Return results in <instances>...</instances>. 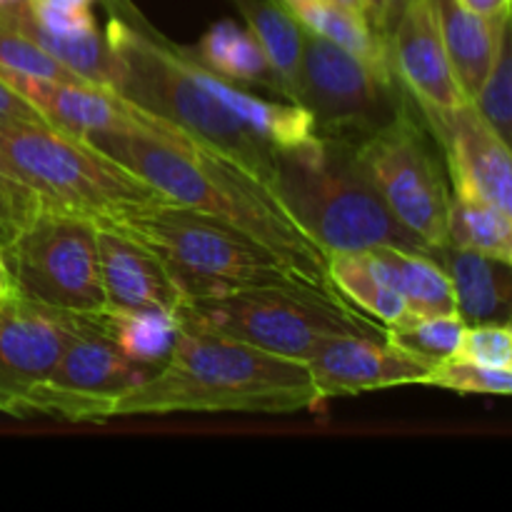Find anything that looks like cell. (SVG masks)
Masks as SVG:
<instances>
[{
	"mask_svg": "<svg viewBox=\"0 0 512 512\" xmlns=\"http://www.w3.org/2000/svg\"><path fill=\"white\" fill-rule=\"evenodd\" d=\"M80 328V315L25 300L0 303V410L25 415V398L48 380Z\"/></svg>",
	"mask_w": 512,
	"mask_h": 512,
	"instance_id": "13",
	"label": "cell"
},
{
	"mask_svg": "<svg viewBox=\"0 0 512 512\" xmlns=\"http://www.w3.org/2000/svg\"><path fill=\"white\" fill-rule=\"evenodd\" d=\"M458 355L488 368L512 370V323L468 325Z\"/></svg>",
	"mask_w": 512,
	"mask_h": 512,
	"instance_id": "34",
	"label": "cell"
},
{
	"mask_svg": "<svg viewBox=\"0 0 512 512\" xmlns=\"http://www.w3.org/2000/svg\"><path fill=\"white\" fill-rule=\"evenodd\" d=\"M58 3H75V5H90L93 0H58Z\"/></svg>",
	"mask_w": 512,
	"mask_h": 512,
	"instance_id": "41",
	"label": "cell"
},
{
	"mask_svg": "<svg viewBox=\"0 0 512 512\" xmlns=\"http://www.w3.org/2000/svg\"><path fill=\"white\" fill-rule=\"evenodd\" d=\"M0 123H50V120L0 78Z\"/></svg>",
	"mask_w": 512,
	"mask_h": 512,
	"instance_id": "36",
	"label": "cell"
},
{
	"mask_svg": "<svg viewBox=\"0 0 512 512\" xmlns=\"http://www.w3.org/2000/svg\"><path fill=\"white\" fill-rule=\"evenodd\" d=\"M365 10H368V23L373 25L375 33L388 38L390 25L400 10V0H365Z\"/></svg>",
	"mask_w": 512,
	"mask_h": 512,
	"instance_id": "37",
	"label": "cell"
},
{
	"mask_svg": "<svg viewBox=\"0 0 512 512\" xmlns=\"http://www.w3.org/2000/svg\"><path fill=\"white\" fill-rule=\"evenodd\" d=\"M273 188L305 233L328 255L400 248L430 253L380 200L353 160V145L315 135L273 150Z\"/></svg>",
	"mask_w": 512,
	"mask_h": 512,
	"instance_id": "3",
	"label": "cell"
},
{
	"mask_svg": "<svg viewBox=\"0 0 512 512\" xmlns=\"http://www.w3.org/2000/svg\"><path fill=\"white\" fill-rule=\"evenodd\" d=\"M330 3L340 5V8L350 10V13H358L368 20V10H365V0H330Z\"/></svg>",
	"mask_w": 512,
	"mask_h": 512,
	"instance_id": "40",
	"label": "cell"
},
{
	"mask_svg": "<svg viewBox=\"0 0 512 512\" xmlns=\"http://www.w3.org/2000/svg\"><path fill=\"white\" fill-rule=\"evenodd\" d=\"M193 58V55H190ZM193 70L200 83L240 120L248 130H253L260 140L273 150L295 148L318 135L315 118L305 105L290 103V100H265L258 95H250L248 90L240 88L238 83L220 78L210 73L208 68L193 58Z\"/></svg>",
	"mask_w": 512,
	"mask_h": 512,
	"instance_id": "19",
	"label": "cell"
},
{
	"mask_svg": "<svg viewBox=\"0 0 512 512\" xmlns=\"http://www.w3.org/2000/svg\"><path fill=\"white\" fill-rule=\"evenodd\" d=\"M15 285H13V278H10V270H8V263H5V255L0 253V303H5V300L15 298Z\"/></svg>",
	"mask_w": 512,
	"mask_h": 512,
	"instance_id": "39",
	"label": "cell"
},
{
	"mask_svg": "<svg viewBox=\"0 0 512 512\" xmlns=\"http://www.w3.org/2000/svg\"><path fill=\"white\" fill-rule=\"evenodd\" d=\"M388 45L395 78L423 113H450L473 103L450 65L435 0H405L390 25Z\"/></svg>",
	"mask_w": 512,
	"mask_h": 512,
	"instance_id": "14",
	"label": "cell"
},
{
	"mask_svg": "<svg viewBox=\"0 0 512 512\" xmlns=\"http://www.w3.org/2000/svg\"><path fill=\"white\" fill-rule=\"evenodd\" d=\"M13 3H18V0H0V8H3V5H13Z\"/></svg>",
	"mask_w": 512,
	"mask_h": 512,
	"instance_id": "42",
	"label": "cell"
},
{
	"mask_svg": "<svg viewBox=\"0 0 512 512\" xmlns=\"http://www.w3.org/2000/svg\"><path fill=\"white\" fill-rule=\"evenodd\" d=\"M435 8L455 78L463 93L475 100L493 73L508 18H485L470 13L458 0H435Z\"/></svg>",
	"mask_w": 512,
	"mask_h": 512,
	"instance_id": "21",
	"label": "cell"
},
{
	"mask_svg": "<svg viewBox=\"0 0 512 512\" xmlns=\"http://www.w3.org/2000/svg\"><path fill=\"white\" fill-rule=\"evenodd\" d=\"M88 140L175 203L258 240L303 283L340 293L330 278V255L305 233L278 193L230 155L210 145L178 150L143 135H90Z\"/></svg>",
	"mask_w": 512,
	"mask_h": 512,
	"instance_id": "1",
	"label": "cell"
},
{
	"mask_svg": "<svg viewBox=\"0 0 512 512\" xmlns=\"http://www.w3.org/2000/svg\"><path fill=\"white\" fill-rule=\"evenodd\" d=\"M505 260H508V263L512 265V243H510V250H508V258H505Z\"/></svg>",
	"mask_w": 512,
	"mask_h": 512,
	"instance_id": "43",
	"label": "cell"
},
{
	"mask_svg": "<svg viewBox=\"0 0 512 512\" xmlns=\"http://www.w3.org/2000/svg\"><path fill=\"white\" fill-rule=\"evenodd\" d=\"M0 70H10V73H25L38 75V78L50 80H65V83H80V75L65 68L63 63L45 53L40 45L25 38L15 28H10L5 20H0ZM90 83V80H88Z\"/></svg>",
	"mask_w": 512,
	"mask_h": 512,
	"instance_id": "33",
	"label": "cell"
},
{
	"mask_svg": "<svg viewBox=\"0 0 512 512\" xmlns=\"http://www.w3.org/2000/svg\"><path fill=\"white\" fill-rule=\"evenodd\" d=\"M330 278L335 288L363 313L383 323L385 328L408 315L403 298L393 288L383 260L375 250L330 255Z\"/></svg>",
	"mask_w": 512,
	"mask_h": 512,
	"instance_id": "26",
	"label": "cell"
},
{
	"mask_svg": "<svg viewBox=\"0 0 512 512\" xmlns=\"http://www.w3.org/2000/svg\"><path fill=\"white\" fill-rule=\"evenodd\" d=\"M308 33L333 40L340 48L350 50L360 60L383 75H393V58H390L388 38L375 33L373 25L358 13L340 8L330 0H278Z\"/></svg>",
	"mask_w": 512,
	"mask_h": 512,
	"instance_id": "23",
	"label": "cell"
},
{
	"mask_svg": "<svg viewBox=\"0 0 512 512\" xmlns=\"http://www.w3.org/2000/svg\"><path fill=\"white\" fill-rule=\"evenodd\" d=\"M93 320L118 345L120 353L145 368H158L170 355L180 333L178 313L170 310L105 308L93 313Z\"/></svg>",
	"mask_w": 512,
	"mask_h": 512,
	"instance_id": "27",
	"label": "cell"
},
{
	"mask_svg": "<svg viewBox=\"0 0 512 512\" xmlns=\"http://www.w3.org/2000/svg\"><path fill=\"white\" fill-rule=\"evenodd\" d=\"M465 320L460 315H440V318H413L405 315L398 323L385 328V340L400 353L435 368L443 360L455 358L463 343Z\"/></svg>",
	"mask_w": 512,
	"mask_h": 512,
	"instance_id": "29",
	"label": "cell"
},
{
	"mask_svg": "<svg viewBox=\"0 0 512 512\" xmlns=\"http://www.w3.org/2000/svg\"><path fill=\"white\" fill-rule=\"evenodd\" d=\"M300 105L313 113L318 135L358 143L403 110L395 98V78L333 40L305 30Z\"/></svg>",
	"mask_w": 512,
	"mask_h": 512,
	"instance_id": "10",
	"label": "cell"
},
{
	"mask_svg": "<svg viewBox=\"0 0 512 512\" xmlns=\"http://www.w3.org/2000/svg\"><path fill=\"white\" fill-rule=\"evenodd\" d=\"M0 20H5L10 28H15L25 38L33 40L35 45H40L45 53L53 55L58 63H63L65 68L73 70L83 80L115 90H120V85H123V60H120L118 50L110 45L108 35L103 30L95 28L83 35H55L35 23L25 0L3 5Z\"/></svg>",
	"mask_w": 512,
	"mask_h": 512,
	"instance_id": "20",
	"label": "cell"
},
{
	"mask_svg": "<svg viewBox=\"0 0 512 512\" xmlns=\"http://www.w3.org/2000/svg\"><path fill=\"white\" fill-rule=\"evenodd\" d=\"M105 35L123 60L120 93L180 125L200 143L230 155L273 188V148L200 83L188 50L168 45L123 15H110Z\"/></svg>",
	"mask_w": 512,
	"mask_h": 512,
	"instance_id": "5",
	"label": "cell"
},
{
	"mask_svg": "<svg viewBox=\"0 0 512 512\" xmlns=\"http://www.w3.org/2000/svg\"><path fill=\"white\" fill-rule=\"evenodd\" d=\"M423 115L443 145L453 190L478 195L512 218V150L475 103Z\"/></svg>",
	"mask_w": 512,
	"mask_h": 512,
	"instance_id": "15",
	"label": "cell"
},
{
	"mask_svg": "<svg viewBox=\"0 0 512 512\" xmlns=\"http://www.w3.org/2000/svg\"><path fill=\"white\" fill-rule=\"evenodd\" d=\"M320 400L370 393V390L425 385L430 368L400 353L388 340L368 335H330L308 360Z\"/></svg>",
	"mask_w": 512,
	"mask_h": 512,
	"instance_id": "16",
	"label": "cell"
},
{
	"mask_svg": "<svg viewBox=\"0 0 512 512\" xmlns=\"http://www.w3.org/2000/svg\"><path fill=\"white\" fill-rule=\"evenodd\" d=\"M3 255L20 298L73 315L108 308L90 218L43 210Z\"/></svg>",
	"mask_w": 512,
	"mask_h": 512,
	"instance_id": "8",
	"label": "cell"
},
{
	"mask_svg": "<svg viewBox=\"0 0 512 512\" xmlns=\"http://www.w3.org/2000/svg\"><path fill=\"white\" fill-rule=\"evenodd\" d=\"M95 228H98L100 278H103L108 308H155L178 313L185 300L163 263L130 235L103 225Z\"/></svg>",
	"mask_w": 512,
	"mask_h": 512,
	"instance_id": "17",
	"label": "cell"
},
{
	"mask_svg": "<svg viewBox=\"0 0 512 512\" xmlns=\"http://www.w3.org/2000/svg\"><path fill=\"white\" fill-rule=\"evenodd\" d=\"M0 158L40 195L45 210L93 223L170 200L88 138L53 123H0Z\"/></svg>",
	"mask_w": 512,
	"mask_h": 512,
	"instance_id": "6",
	"label": "cell"
},
{
	"mask_svg": "<svg viewBox=\"0 0 512 512\" xmlns=\"http://www.w3.org/2000/svg\"><path fill=\"white\" fill-rule=\"evenodd\" d=\"M180 323L220 333L283 358L303 360L330 335H368L385 340V325L350 303L343 293L305 283L265 285L218 298L188 300Z\"/></svg>",
	"mask_w": 512,
	"mask_h": 512,
	"instance_id": "7",
	"label": "cell"
},
{
	"mask_svg": "<svg viewBox=\"0 0 512 512\" xmlns=\"http://www.w3.org/2000/svg\"><path fill=\"white\" fill-rule=\"evenodd\" d=\"M243 13L248 30L263 48L280 95L290 103H300V85H303V48L305 28L283 8L270 0H233Z\"/></svg>",
	"mask_w": 512,
	"mask_h": 512,
	"instance_id": "22",
	"label": "cell"
},
{
	"mask_svg": "<svg viewBox=\"0 0 512 512\" xmlns=\"http://www.w3.org/2000/svg\"><path fill=\"white\" fill-rule=\"evenodd\" d=\"M445 268L465 325L512 323V265L505 258L443 245L430 250Z\"/></svg>",
	"mask_w": 512,
	"mask_h": 512,
	"instance_id": "18",
	"label": "cell"
},
{
	"mask_svg": "<svg viewBox=\"0 0 512 512\" xmlns=\"http://www.w3.org/2000/svg\"><path fill=\"white\" fill-rule=\"evenodd\" d=\"M475 108L480 110L490 128L505 140L512 150V13L505 20L503 40H500L498 60L493 65L488 83L473 100Z\"/></svg>",
	"mask_w": 512,
	"mask_h": 512,
	"instance_id": "30",
	"label": "cell"
},
{
	"mask_svg": "<svg viewBox=\"0 0 512 512\" xmlns=\"http://www.w3.org/2000/svg\"><path fill=\"white\" fill-rule=\"evenodd\" d=\"M470 13L485 15V18H508L512 13V0H458Z\"/></svg>",
	"mask_w": 512,
	"mask_h": 512,
	"instance_id": "38",
	"label": "cell"
},
{
	"mask_svg": "<svg viewBox=\"0 0 512 512\" xmlns=\"http://www.w3.org/2000/svg\"><path fill=\"white\" fill-rule=\"evenodd\" d=\"M0 78L10 88L18 90L25 100H30L50 123L75 135H83V138H90V135H143V138H155L178 150H195L198 145H205L193 138L188 130L143 108L115 88L88 83V80L65 83V80L10 73V70H0Z\"/></svg>",
	"mask_w": 512,
	"mask_h": 512,
	"instance_id": "12",
	"label": "cell"
},
{
	"mask_svg": "<svg viewBox=\"0 0 512 512\" xmlns=\"http://www.w3.org/2000/svg\"><path fill=\"white\" fill-rule=\"evenodd\" d=\"M425 385L455 390V393L512 395V370L488 368V365L455 355V358H448L430 368Z\"/></svg>",
	"mask_w": 512,
	"mask_h": 512,
	"instance_id": "32",
	"label": "cell"
},
{
	"mask_svg": "<svg viewBox=\"0 0 512 512\" xmlns=\"http://www.w3.org/2000/svg\"><path fill=\"white\" fill-rule=\"evenodd\" d=\"M512 218L473 193L453 190L448 210V245L458 250L508 258Z\"/></svg>",
	"mask_w": 512,
	"mask_h": 512,
	"instance_id": "28",
	"label": "cell"
},
{
	"mask_svg": "<svg viewBox=\"0 0 512 512\" xmlns=\"http://www.w3.org/2000/svg\"><path fill=\"white\" fill-rule=\"evenodd\" d=\"M95 225L143 243L168 270L185 303L265 285L303 283L258 240L175 200L123 210Z\"/></svg>",
	"mask_w": 512,
	"mask_h": 512,
	"instance_id": "4",
	"label": "cell"
},
{
	"mask_svg": "<svg viewBox=\"0 0 512 512\" xmlns=\"http://www.w3.org/2000/svg\"><path fill=\"white\" fill-rule=\"evenodd\" d=\"M383 260L393 288L403 298L413 318L458 315L455 290L443 265L430 253H413L400 248H373Z\"/></svg>",
	"mask_w": 512,
	"mask_h": 512,
	"instance_id": "24",
	"label": "cell"
},
{
	"mask_svg": "<svg viewBox=\"0 0 512 512\" xmlns=\"http://www.w3.org/2000/svg\"><path fill=\"white\" fill-rule=\"evenodd\" d=\"M43 210L45 203L40 195L0 158V253L18 240Z\"/></svg>",
	"mask_w": 512,
	"mask_h": 512,
	"instance_id": "31",
	"label": "cell"
},
{
	"mask_svg": "<svg viewBox=\"0 0 512 512\" xmlns=\"http://www.w3.org/2000/svg\"><path fill=\"white\" fill-rule=\"evenodd\" d=\"M353 160L390 213L430 250L448 245L450 190L408 108L353 143Z\"/></svg>",
	"mask_w": 512,
	"mask_h": 512,
	"instance_id": "9",
	"label": "cell"
},
{
	"mask_svg": "<svg viewBox=\"0 0 512 512\" xmlns=\"http://www.w3.org/2000/svg\"><path fill=\"white\" fill-rule=\"evenodd\" d=\"M25 3L35 23L55 35H83L98 28L90 5L58 3V0H25Z\"/></svg>",
	"mask_w": 512,
	"mask_h": 512,
	"instance_id": "35",
	"label": "cell"
},
{
	"mask_svg": "<svg viewBox=\"0 0 512 512\" xmlns=\"http://www.w3.org/2000/svg\"><path fill=\"white\" fill-rule=\"evenodd\" d=\"M403 3H405V0H400V8H403Z\"/></svg>",
	"mask_w": 512,
	"mask_h": 512,
	"instance_id": "44",
	"label": "cell"
},
{
	"mask_svg": "<svg viewBox=\"0 0 512 512\" xmlns=\"http://www.w3.org/2000/svg\"><path fill=\"white\" fill-rule=\"evenodd\" d=\"M323 405L308 363L180 323L168 358L115 403V418L170 413L290 415Z\"/></svg>",
	"mask_w": 512,
	"mask_h": 512,
	"instance_id": "2",
	"label": "cell"
},
{
	"mask_svg": "<svg viewBox=\"0 0 512 512\" xmlns=\"http://www.w3.org/2000/svg\"><path fill=\"white\" fill-rule=\"evenodd\" d=\"M190 55L210 73L220 75L230 83L263 85L280 95L278 80H275L273 68H270L255 35L248 28H240L233 20H220V23L210 25L208 33L200 38Z\"/></svg>",
	"mask_w": 512,
	"mask_h": 512,
	"instance_id": "25",
	"label": "cell"
},
{
	"mask_svg": "<svg viewBox=\"0 0 512 512\" xmlns=\"http://www.w3.org/2000/svg\"><path fill=\"white\" fill-rule=\"evenodd\" d=\"M153 370L120 353L93 315H80V328L63 358L25 398V413L68 423H108L115 420V403Z\"/></svg>",
	"mask_w": 512,
	"mask_h": 512,
	"instance_id": "11",
	"label": "cell"
}]
</instances>
